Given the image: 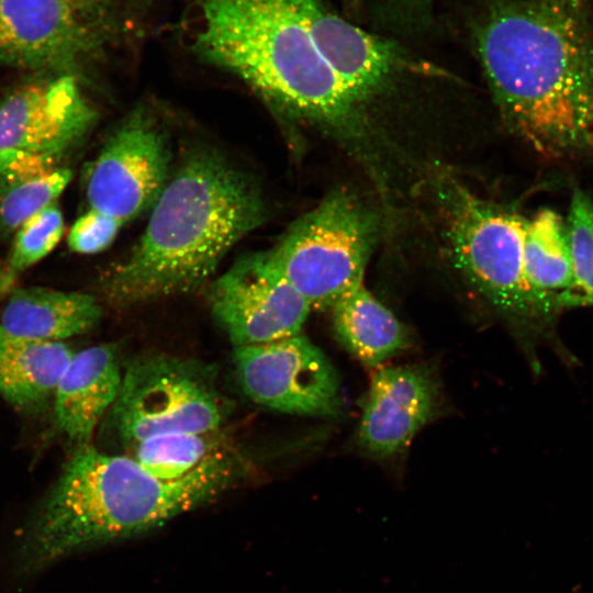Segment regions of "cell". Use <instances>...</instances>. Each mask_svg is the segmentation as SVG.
<instances>
[{"instance_id":"obj_17","label":"cell","mask_w":593,"mask_h":593,"mask_svg":"<svg viewBox=\"0 0 593 593\" xmlns=\"http://www.w3.org/2000/svg\"><path fill=\"white\" fill-rule=\"evenodd\" d=\"M331 311L342 345L366 366H380L409 346L404 325L363 282L344 293Z\"/></svg>"},{"instance_id":"obj_9","label":"cell","mask_w":593,"mask_h":593,"mask_svg":"<svg viewBox=\"0 0 593 593\" xmlns=\"http://www.w3.org/2000/svg\"><path fill=\"white\" fill-rule=\"evenodd\" d=\"M209 303L235 348L301 334L312 311L268 250L239 258L215 279Z\"/></svg>"},{"instance_id":"obj_28","label":"cell","mask_w":593,"mask_h":593,"mask_svg":"<svg viewBox=\"0 0 593 593\" xmlns=\"http://www.w3.org/2000/svg\"><path fill=\"white\" fill-rule=\"evenodd\" d=\"M586 147H593V88H592V97H591L590 112H589Z\"/></svg>"},{"instance_id":"obj_15","label":"cell","mask_w":593,"mask_h":593,"mask_svg":"<svg viewBox=\"0 0 593 593\" xmlns=\"http://www.w3.org/2000/svg\"><path fill=\"white\" fill-rule=\"evenodd\" d=\"M122 370L114 346L96 345L74 354L54 393L57 426L70 441L90 444L118 396Z\"/></svg>"},{"instance_id":"obj_12","label":"cell","mask_w":593,"mask_h":593,"mask_svg":"<svg viewBox=\"0 0 593 593\" xmlns=\"http://www.w3.org/2000/svg\"><path fill=\"white\" fill-rule=\"evenodd\" d=\"M70 0H0V63L69 74L90 46Z\"/></svg>"},{"instance_id":"obj_23","label":"cell","mask_w":593,"mask_h":593,"mask_svg":"<svg viewBox=\"0 0 593 593\" xmlns=\"http://www.w3.org/2000/svg\"><path fill=\"white\" fill-rule=\"evenodd\" d=\"M64 233V216L54 201L27 219L14 233V240L7 266L13 282L15 277L47 256Z\"/></svg>"},{"instance_id":"obj_6","label":"cell","mask_w":593,"mask_h":593,"mask_svg":"<svg viewBox=\"0 0 593 593\" xmlns=\"http://www.w3.org/2000/svg\"><path fill=\"white\" fill-rule=\"evenodd\" d=\"M452 259L472 287L508 322L527 331L551 322L524 268L527 219L468 192L444 188Z\"/></svg>"},{"instance_id":"obj_22","label":"cell","mask_w":593,"mask_h":593,"mask_svg":"<svg viewBox=\"0 0 593 593\" xmlns=\"http://www.w3.org/2000/svg\"><path fill=\"white\" fill-rule=\"evenodd\" d=\"M566 227L574 280L570 305H593V201L579 188L572 192Z\"/></svg>"},{"instance_id":"obj_14","label":"cell","mask_w":593,"mask_h":593,"mask_svg":"<svg viewBox=\"0 0 593 593\" xmlns=\"http://www.w3.org/2000/svg\"><path fill=\"white\" fill-rule=\"evenodd\" d=\"M292 1L320 54L357 102L415 66L396 44L349 23L321 0Z\"/></svg>"},{"instance_id":"obj_25","label":"cell","mask_w":593,"mask_h":593,"mask_svg":"<svg viewBox=\"0 0 593 593\" xmlns=\"http://www.w3.org/2000/svg\"><path fill=\"white\" fill-rule=\"evenodd\" d=\"M59 167L58 163L26 152L0 150V179L15 180L45 174Z\"/></svg>"},{"instance_id":"obj_10","label":"cell","mask_w":593,"mask_h":593,"mask_svg":"<svg viewBox=\"0 0 593 593\" xmlns=\"http://www.w3.org/2000/svg\"><path fill=\"white\" fill-rule=\"evenodd\" d=\"M165 137L143 113H135L107 139L86 177L91 209L123 223L152 209L168 181Z\"/></svg>"},{"instance_id":"obj_26","label":"cell","mask_w":593,"mask_h":593,"mask_svg":"<svg viewBox=\"0 0 593 593\" xmlns=\"http://www.w3.org/2000/svg\"><path fill=\"white\" fill-rule=\"evenodd\" d=\"M380 13L399 24L419 23L429 14L435 0H369Z\"/></svg>"},{"instance_id":"obj_11","label":"cell","mask_w":593,"mask_h":593,"mask_svg":"<svg viewBox=\"0 0 593 593\" xmlns=\"http://www.w3.org/2000/svg\"><path fill=\"white\" fill-rule=\"evenodd\" d=\"M96 120V109L70 74L24 85L0 102V150L18 149L59 163Z\"/></svg>"},{"instance_id":"obj_4","label":"cell","mask_w":593,"mask_h":593,"mask_svg":"<svg viewBox=\"0 0 593 593\" xmlns=\"http://www.w3.org/2000/svg\"><path fill=\"white\" fill-rule=\"evenodd\" d=\"M193 51L283 112L339 126L357 103L316 48L292 0H203Z\"/></svg>"},{"instance_id":"obj_13","label":"cell","mask_w":593,"mask_h":593,"mask_svg":"<svg viewBox=\"0 0 593 593\" xmlns=\"http://www.w3.org/2000/svg\"><path fill=\"white\" fill-rule=\"evenodd\" d=\"M438 390L422 366L383 367L372 376L357 430V444L374 459L403 452L429 422Z\"/></svg>"},{"instance_id":"obj_3","label":"cell","mask_w":593,"mask_h":593,"mask_svg":"<svg viewBox=\"0 0 593 593\" xmlns=\"http://www.w3.org/2000/svg\"><path fill=\"white\" fill-rule=\"evenodd\" d=\"M264 216L260 193L243 172L219 155L193 154L168 179L143 235L108 272L103 290L121 305L192 291Z\"/></svg>"},{"instance_id":"obj_18","label":"cell","mask_w":593,"mask_h":593,"mask_svg":"<svg viewBox=\"0 0 593 593\" xmlns=\"http://www.w3.org/2000/svg\"><path fill=\"white\" fill-rule=\"evenodd\" d=\"M72 356L63 342L14 338L0 331V394L20 409L43 404L54 396Z\"/></svg>"},{"instance_id":"obj_20","label":"cell","mask_w":593,"mask_h":593,"mask_svg":"<svg viewBox=\"0 0 593 593\" xmlns=\"http://www.w3.org/2000/svg\"><path fill=\"white\" fill-rule=\"evenodd\" d=\"M226 451L220 430H215L154 436L130 447L123 455L156 478L178 480Z\"/></svg>"},{"instance_id":"obj_29","label":"cell","mask_w":593,"mask_h":593,"mask_svg":"<svg viewBox=\"0 0 593 593\" xmlns=\"http://www.w3.org/2000/svg\"><path fill=\"white\" fill-rule=\"evenodd\" d=\"M70 1H72L74 3L78 5L80 0H70Z\"/></svg>"},{"instance_id":"obj_21","label":"cell","mask_w":593,"mask_h":593,"mask_svg":"<svg viewBox=\"0 0 593 593\" xmlns=\"http://www.w3.org/2000/svg\"><path fill=\"white\" fill-rule=\"evenodd\" d=\"M70 179L71 171L61 166L30 178L0 179V240L15 233L27 219L56 201Z\"/></svg>"},{"instance_id":"obj_7","label":"cell","mask_w":593,"mask_h":593,"mask_svg":"<svg viewBox=\"0 0 593 593\" xmlns=\"http://www.w3.org/2000/svg\"><path fill=\"white\" fill-rule=\"evenodd\" d=\"M376 236L371 213L340 191L293 222L268 253L312 310H331L363 282Z\"/></svg>"},{"instance_id":"obj_8","label":"cell","mask_w":593,"mask_h":593,"mask_svg":"<svg viewBox=\"0 0 593 593\" xmlns=\"http://www.w3.org/2000/svg\"><path fill=\"white\" fill-rule=\"evenodd\" d=\"M233 361L240 389L259 405L318 417L340 412L338 374L325 354L302 334L237 347Z\"/></svg>"},{"instance_id":"obj_5","label":"cell","mask_w":593,"mask_h":593,"mask_svg":"<svg viewBox=\"0 0 593 593\" xmlns=\"http://www.w3.org/2000/svg\"><path fill=\"white\" fill-rule=\"evenodd\" d=\"M231 410L213 366L156 353L124 366L120 391L102 425L125 451L154 436L220 430Z\"/></svg>"},{"instance_id":"obj_16","label":"cell","mask_w":593,"mask_h":593,"mask_svg":"<svg viewBox=\"0 0 593 593\" xmlns=\"http://www.w3.org/2000/svg\"><path fill=\"white\" fill-rule=\"evenodd\" d=\"M101 316L102 307L91 294L19 288L10 292L2 310L0 331L14 338L61 342L90 332Z\"/></svg>"},{"instance_id":"obj_19","label":"cell","mask_w":593,"mask_h":593,"mask_svg":"<svg viewBox=\"0 0 593 593\" xmlns=\"http://www.w3.org/2000/svg\"><path fill=\"white\" fill-rule=\"evenodd\" d=\"M524 268L530 289L551 316L570 306L574 288L571 251L566 223L556 211L541 209L527 219Z\"/></svg>"},{"instance_id":"obj_27","label":"cell","mask_w":593,"mask_h":593,"mask_svg":"<svg viewBox=\"0 0 593 593\" xmlns=\"http://www.w3.org/2000/svg\"><path fill=\"white\" fill-rule=\"evenodd\" d=\"M12 284L10 278H9V275H8V270H7V266H4L1 261H0V295L1 294H4L5 292H8L9 290V287Z\"/></svg>"},{"instance_id":"obj_2","label":"cell","mask_w":593,"mask_h":593,"mask_svg":"<svg viewBox=\"0 0 593 593\" xmlns=\"http://www.w3.org/2000/svg\"><path fill=\"white\" fill-rule=\"evenodd\" d=\"M222 455L178 480L156 478L126 455L80 446L24 532L20 566L37 570L86 547L155 529L203 505L237 479Z\"/></svg>"},{"instance_id":"obj_1","label":"cell","mask_w":593,"mask_h":593,"mask_svg":"<svg viewBox=\"0 0 593 593\" xmlns=\"http://www.w3.org/2000/svg\"><path fill=\"white\" fill-rule=\"evenodd\" d=\"M578 0H503L474 37L514 132L545 157L586 147L593 43Z\"/></svg>"},{"instance_id":"obj_24","label":"cell","mask_w":593,"mask_h":593,"mask_svg":"<svg viewBox=\"0 0 593 593\" xmlns=\"http://www.w3.org/2000/svg\"><path fill=\"white\" fill-rule=\"evenodd\" d=\"M123 224L119 219L90 208L72 224L67 244L78 254L102 251L113 243Z\"/></svg>"}]
</instances>
